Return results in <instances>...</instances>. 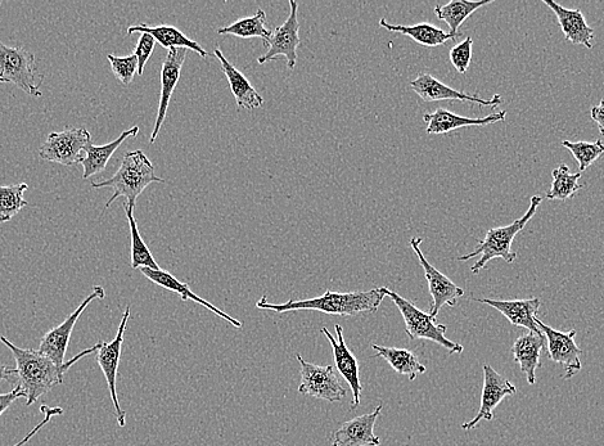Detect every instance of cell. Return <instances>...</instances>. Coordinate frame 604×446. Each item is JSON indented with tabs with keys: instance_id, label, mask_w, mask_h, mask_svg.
I'll return each mask as SVG.
<instances>
[{
	"instance_id": "44dd1931",
	"label": "cell",
	"mask_w": 604,
	"mask_h": 446,
	"mask_svg": "<svg viewBox=\"0 0 604 446\" xmlns=\"http://www.w3.org/2000/svg\"><path fill=\"white\" fill-rule=\"evenodd\" d=\"M543 3L551 8L554 15L557 16L558 24H560L567 42L584 45L588 49L593 48L594 30L588 25L581 9L565 8L561 4L548 2V0H543Z\"/></svg>"
},
{
	"instance_id": "9a60e30c",
	"label": "cell",
	"mask_w": 604,
	"mask_h": 446,
	"mask_svg": "<svg viewBox=\"0 0 604 446\" xmlns=\"http://www.w3.org/2000/svg\"><path fill=\"white\" fill-rule=\"evenodd\" d=\"M188 49L186 48H171L161 69V94L159 111H157L155 128L151 134L150 143H155L159 137L162 125L165 123L166 114H168L169 103L175 88L179 83L182 67L187 58Z\"/></svg>"
},
{
	"instance_id": "7a4b0ae2",
	"label": "cell",
	"mask_w": 604,
	"mask_h": 446,
	"mask_svg": "<svg viewBox=\"0 0 604 446\" xmlns=\"http://www.w3.org/2000/svg\"><path fill=\"white\" fill-rule=\"evenodd\" d=\"M385 296V287L372 288V290L364 292H332L328 290L323 296L308 300H290L286 304H269L267 296H263L256 304V308L273 310L277 313L317 310V312L340 315V317H359L363 314L377 313Z\"/></svg>"
},
{
	"instance_id": "2e32d148",
	"label": "cell",
	"mask_w": 604,
	"mask_h": 446,
	"mask_svg": "<svg viewBox=\"0 0 604 446\" xmlns=\"http://www.w3.org/2000/svg\"><path fill=\"white\" fill-rule=\"evenodd\" d=\"M337 339L327 330L323 328V335H326L329 344L332 346L333 358H335L336 369L340 372V375L345 378L347 384H349L351 391H353V402H351V409L355 411L362 402V391L363 385L360 382V367L358 359L354 357L351 350L347 348L344 333H342V327L340 324H336Z\"/></svg>"
},
{
	"instance_id": "e575fe53",
	"label": "cell",
	"mask_w": 604,
	"mask_h": 446,
	"mask_svg": "<svg viewBox=\"0 0 604 446\" xmlns=\"http://www.w3.org/2000/svg\"><path fill=\"white\" fill-rule=\"evenodd\" d=\"M108 62H110L112 72L120 83L129 85L134 79V75L138 74V60L133 53L128 57H117L114 54H108Z\"/></svg>"
},
{
	"instance_id": "60d3db41",
	"label": "cell",
	"mask_w": 604,
	"mask_h": 446,
	"mask_svg": "<svg viewBox=\"0 0 604 446\" xmlns=\"http://www.w3.org/2000/svg\"><path fill=\"white\" fill-rule=\"evenodd\" d=\"M17 378V369L0 364V382L15 380Z\"/></svg>"
},
{
	"instance_id": "4fadbf2b",
	"label": "cell",
	"mask_w": 604,
	"mask_h": 446,
	"mask_svg": "<svg viewBox=\"0 0 604 446\" xmlns=\"http://www.w3.org/2000/svg\"><path fill=\"white\" fill-rule=\"evenodd\" d=\"M290 16H288L285 24L278 26L273 31L272 38L269 40L268 51L258 58L260 65L276 60L277 57L283 56L287 58V67L294 70L297 62V47L301 43L299 31L300 22L297 18L299 12V3L295 0H290Z\"/></svg>"
},
{
	"instance_id": "83f0119b",
	"label": "cell",
	"mask_w": 604,
	"mask_h": 446,
	"mask_svg": "<svg viewBox=\"0 0 604 446\" xmlns=\"http://www.w3.org/2000/svg\"><path fill=\"white\" fill-rule=\"evenodd\" d=\"M380 26L391 33H399L409 36L414 42L425 45V47H439L444 45L449 40H455L454 35L446 33V31L439 29L431 24H418L413 26L404 25H390L386 18H381Z\"/></svg>"
},
{
	"instance_id": "603a6c76",
	"label": "cell",
	"mask_w": 604,
	"mask_h": 446,
	"mask_svg": "<svg viewBox=\"0 0 604 446\" xmlns=\"http://www.w3.org/2000/svg\"><path fill=\"white\" fill-rule=\"evenodd\" d=\"M139 270H141L144 277L150 279V281L155 283V285L165 288V290L175 292V294H178L180 297H182L183 301H195V303L205 306V308L209 309L210 312L219 315V317L224 319V321L231 323L233 327H243L242 322L237 321V319H234L231 317V315L222 312V310L216 308L215 305L210 304L209 301L197 296L195 292H192L187 283L180 282L178 278H175L173 274L166 272V270H153L150 268H141Z\"/></svg>"
},
{
	"instance_id": "4316f807",
	"label": "cell",
	"mask_w": 604,
	"mask_h": 446,
	"mask_svg": "<svg viewBox=\"0 0 604 446\" xmlns=\"http://www.w3.org/2000/svg\"><path fill=\"white\" fill-rule=\"evenodd\" d=\"M376 358H383L399 375L407 376L409 381H416L419 375H425L427 368L423 366L416 354L408 349L386 348L372 345Z\"/></svg>"
},
{
	"instance_id": "30bf717a",
	"label": "cell",
	"mask_w": 604,
	"mask_h": 446,
	"mask_svg": "<svg viewBox=\"0 0 604 446\" xmlns=\"http://www.w3.org/2000/svg\"><path fill=\"white\" fill-rule=\"evenodd\" d=\"M422 241V238L413 237L412 240H410V247L416 252L419 263H421V267L425 270L428 290H430L432 297L430 315L432 318L436 319L444 306L454 308L458 303V299H461V297L464 296V291L463 288L455 285L452 279L446 277L445 274L441 273L440 270H437L434 265L428 263V260L421 251V247H419L421 246Z\"/></svg>"
},
{
	"instance_id": "7402d4cb",
	"label": "cell",
	"mask_w": 604,
	"mask_h": 446,
	"mask_svg": "<svg viewBox=\"0 0 604 446\" xmlns=\"http://www.w3.org/2000/svg\"><path fill=\"white\" fill-rule=\"evenodd\" d=\"M544 345L543 333L527 332L518 337L512 346L513 358L525 373L530 385H535L536 371L542 367Z\"/></svg>"
},
{
	"instance_id": "ab89813d",
	"label": "cell",
	"mask_w": 604,
	"mask_h": 446,
	"mask_svg": "<svg viewBox=\"0 0 604 446\" xmlns=\"http://www.w3.org/2000/svg\"><path fill=\"white\" fill-rule=\"evenodd\" d=\"M590 116L596 121L599 133L604 137V99H602L598 106L592 108V114H590Z\"/></svg>"
},
{
	"instance_id": "d590c367",
	"label": "cell",
	"mask_w": 604,
	"mask_h": 446,
	"mask_svg": "<svg viewBox=\"0 0 604 446\" xmlns=\"http://www.w3.org/2000/svg\"><path fill=\"white\" fill-rule=\"evenodd\" d=\"M472 47L473 39L471 36H467L463 42L454 45V47L450 49V62H452L454 69L457 70L459 74H466L468 67L471 65Z\"/></svg>"
},
{
	"instance_id": "ffe728a7",
	"label": "cell",
	"mask_w": 604,
	"mask_h": 446,
	"mask_svg": "<svg viewBox=\"0 0 604 446\" xmlns=\"http://www.w3.org/2000/svg\"><path fill=\"white\" fill-rule=\"evenodd\" d=\"M506 117L507 111L476 119V117L459 116L454 112L445 110V108H437L436 111L423 115V121L427 125V134H448L457 129L467 128V126L497 124L500 121H506Z\"/></svg>"
},
{
	"instance_id": "1f68e13d",
	"label": "cell",
	"mask_w": 604,
	"mask_h": 446,
	"mask_svg": "<svg viewBox=\"0 0 604 446\" xmlns=\"http://www.w3.org/2000/svg\"><path fill=\"white\" fill-rule=\"evenodd\" d=\"M552 187L545 195L549 201H566L574 198L583 186H580L581 173L572 174L569 166L560 165L552 173Z\"/></svg>"
},
{
	"instance_id": "9c48e42d",
	"label": "cell",
	"mask_w": 604,
	"mask_h": 446,
	"mask_svg": "<svg viewBox=\"0 0 604 446\" xmlns=\"http://www.w3.org/2000/svg\"><path fill=\"white\" fill-rule=\"evenodd\" d=\"M105 296L106 292L103 290V287H94L92 294L85 297L83 303L78 306V309L74 313H71L60 326L54 327L45 333L42 341H40V353L58 364V366H63L66 363L65 358L67 349H69L72 331H74L75 324L79 321L80 315L85 312V309L88 308V305L93 300H102L105 299Z\"/></svg>"
},
{
	"instance_id": "836d02e7",
	"label": "cell",
	"mask_w": 604,
	"mask_h": 446,
	"mask_svg": "<svg viewBox=\"0 0 604 446\" xmlns=\"http://www.w3.org/2000/svg\"><path fill=\"white\" fill-rule=\"evenodd\" d=\"M562 146L567 148L575 157V160L579 162L580 173H584L589 166H592L604 155V144L601 139L594 143L563 141Z\"/></svg>"
},
{
	"instance_id": "cb8c5ba5",
	"label": "cell",
	"mask_w": 604,
	"mask_h": 446,
	"mask_svg": "<svg viewBox=\"0 0 604 446\" xmlns=\"http://www.w3.org/2000/svg\"><path fill=\"white\" fill-rule=\"evenodd\" d=\"M214 54L218 58L225 76H227L237 106L245 108V110H255V108L263 106L264 98L260 96L258 90L252 87L246 76L224 57L219 48L214 49Z\"/></svg>"
},
{
	"instance_id": "7c38bea8",
	"label": "cell",
	"mask_w": 604,
	"mask_h": 446,
	"mask_svg": "<svg viewBox=\"0 0 604 446\" xmlns=\"http://www.w3.org/2000/svg\"><path fill=\"white\" fill-rule=\"evenodd\" d=\"M539 330L543 332L545 339L548 341V358L552 362L560 364L565 368V376L563 380H571L572 377L578 375L583 368L581 364V350L575 342L576 331L561 332L547 326V324L536 319Z\"/></svg>"
},
{
	"instance_id": "d6986e66",
	"label": "cell",
	"mask_w": 604,
	"mask_h": 446,
	"mask_svg": "<svg viewBox=\"0 0 604 446\" xmlns=\"http://www.w3.org/2000/svg\"><path fill=\"white\" fill-rule=\"evenodd\" d=\"M481 304L491 306L497 309L500 314L508 319L516 327H524L529 332L543 333L539 330L538 314L542 301L539 297L526 300H493V299H475Z\"/></svg>"
},
{
	"instance_id": "6da1fadb",
	"label": "cell",
	"mask_w": 604,
	"mask_h": 446,
	"mask_svg": "<svg viewBox=\"0 0 604 446\" xmlns=\"http://www.w3.org/2000/svg\"><path fill=\"white\" fill-rule=\"evenodd\" d=\"M0 342L11 350L13 358L16 360L17 386L24 394L27 407L38 402V399L49 393L53 387L63 384L66 372L70 371V368L81 358L88 357L101 348V341H99L93 348L81 351L74 359L69 360L63 366H58L39 350L18 348L4 336H0Z\"/></svg>"
},
{
	"instance_id": "3957f363",
	"label": "cell",
	"mask_w": 604,
	"mask_h": 446,
	"mask_svg": "<svg viewBox=\"0 0 604 446\" xmlns=\"http://www.w3.org/2000/svg\"><path fill=\"white\" fill-rule=\"evenodd\" d=\"M164 182V179L156 177L155 166L150 159L144 155L143 151L137 150L125 153L120 169L116 171L114 177L102 180V182H94L92 187L94 189H114V195L108 200L106 209L119 197L126 198V204L134 209L138 197L142 195L144 189L152 183Z\"/></svg>"
},
{
	"instance_id": "5b68a950",
	"label": "cell",
	"mask_w": 604,
	"mask_h": 446,
	"mask_svg": "<svg viewBox=\"0 0 604 446\" xmlns=\"http://www.w3.org/2000/svg\"><path fill=\"white\" fill-rule=\"evenodd\" d=\"M385 295L391 299L392 303L398 306L399 312L403 315L405 322V332H407L410 340L435 342V344L443 346L445 350H448L450 355L463 353L464 349L462 345L446 337L448 327L444 326V324L437 323L436 319L432 318L430 314L422 312L416 305L404 299L403 296L396 294V292L390 291L387 287H385Z\"/></svg>"
},
{
	"instance_id": "277c9868",
	"label": "cell",
	"mask_w": 604,
	"mask_h": 446,
	"mask_svg": "<svg viewBox=\"0 0 604 446\" xmlns=\"http://www.w3.org/2000/svg\"><path fill=\"white\" fill-rule=\"evenodd\" d=\"M542 202V197L533 196L529 209H527L524 216L507 225V227L489 229L484 240L477 245L476 250L470 252V254L459 256L458 260L467 261L472 258H479L471 268L473 274L480 273V270L485 269L489 261L494 259H503L508 264L515 263L517 254L512 251L513 241H515L518 233L524 231L526 224L534 218Z\"/></svg>"
},
{
	"instance_id": "d4e9b609",
	"label": "cell",
	"mask_w": 604,
	"mask_h": 446,
	"mask_svg": "<svg viewBox=\"0 0 604 446\" xmlns=\"http://www.w3.org/2000/svg\"><path fill=\"white\" fill-rule=\"evenodd\" d=\"M139 133V126L125 130L124 133L120 134V137L115 139L114 142L105 144V146H96L93 142H90L85 146V156L81 160L80 165H83L84 175L83 179H89L94 177L107 168L108 161H110L112 155L117 151V148L123 144L129 137H137Z\"/></svg>"
},
{
	"instance_id": "d6a6232c",
	"label": "cell",
	"mask_w": 604,
	"mask_h": 446,
	"mask_svg": "<svg viewBox=\"0 0 604 446\" xmlns=\"http://www.w3.org/2000/svg\"><path fill=\"white\" fill-rule=\"evenodd\" d=\"M29 189L26 183L0 186V224L11 222L27 206L24 193Z\"/></svg>"
},
{
	"instance_id": "4dcf8cb0",
	"label": "cell",
	"mask_w": 604,
	"mask_h": 446,
	"mask_svg": "<svg viewBox=\"0 0 604 446\" xmlns=\"http://www.w3.org/2000/svg\"><path fill=\"white\" fill-rule=\"evenodd\" d=\"M126 216H128L130 225V240H132V247H130V265L133 269L150 268L153 270H160V265L156 263L153 258L152 252L148 249L146 242L143 241L141 233H139L137 220L134 218V209L132 206L125 204L124 206Z\"/></svg>"
},
{
	"instance_id": "ac0fdd59",
	"label": "cell",
	"mask_w": 604,
	"mask_h": 446,
	"mask_svg": "<svg viewBox=\"0 0 604 446\" xmlns=\"http://www.w3.org/2000/svg\"><path fill=\"white\" fill-rule=\"evenodd\" d=\"M382 405L373 412L344 423L332 436L331 446H380L381 440L374 435V426L381 416Z\"/></svg>"
},
{
	"instance_id": "8d00e7d4",
	"label": "cell",
	"mask_w": 604,
	"mask_h": 446,
	"mask_svg": "<svg viewBox=\"0 0 604 446\" xmlns=\"http://www.w3.org/2000/svg\"><path fill=\"white\" fill-rule=\"evenodd\" d=\"M156 40L152 35L143 33L141 38L138 40L137 48H135L134 54L138 60V75L144 74V69L150 57L152 56L153 49H155Z\"/></svg>"
},
{
	"instance_id": "f35d334b",
	"label": "cell",
	"mask_w": 604,
	"mask_h": 446,
	"mask_svg": "<svg viewBox=\"0 0 604 446\" xmlns=\"http://www.w3.org/2000/svg\"><path fill=\"white\" fill-rule=\"evenodd\" d=\"M20 398H24V394L18 386L7 394H0V416Z\"/></svg>"
},
{
	"instance_id": "8992f818",
	"label": "cell",
	"mask_w": 604,
	"mask_h": 446,
	"mask_svg": "<svg viewBox=\"0 0 604 446\" xmlns=\"http://www.w3.org/2000/svg\"><path fill=\"white\" fill-rule=\"evenodd\" d=\"M44 76L39 74L33 52L22 47H7L0 43V83H11L31 97H42L40 85Z\"/></svg>"
},
{
	"instance_id": "f1b7e54d",
	"label": "cell",
	"mask_w": 604,
	"mask_h": 446,
	"mask_svg": "<svg viewBox=\"0 0 604 446\" xmlns=\"http://www.w3.org/2000/svg\"><path fill=\"white\" fill-rule=\"evenodd\" d=\"M493 3V0H480V2H467V0H453L444 6L435 7V15L439 20L444 21L449 26V33L454 35L455 38L461 36L459 33V27L463 25V22L468 17L473 15L477 11L489 4Z\"/></svg>"
},
{
	"instance_id": "8fae6325",
	"label": "cell",
	"mask_w": 604,
	"mask_h": 446,
	"mask_svg": "<svg viewBox=\"0 0 604 446\" xmlns=\"http://www.w3.org/2000/svg\"><path fill=\"white\" fill-rule=\"evenodd\" d=\"M129 318L130 306L126 308L123 319H121L115 340L111 342L101 341V348L97 351V362L102 369L103 375L106 377L108 390H110L112 403H114L115 407L116 420L120 427H125L126 425V413L123 411V408H121L119 396H117L116 382L121 353H123L124 333Z\"/></svg>"
},
{
	"instance_id": "ba28073f",
	"label": "cell",
	"mask_w": 604,
	"mask_h": 446,
	"mask_svg": "<svg viewBox=\"0 0 604 446\" xmlns=\"http://www.w3.org/2000/svg\"><path fill=\"white\" fill-rule=\"evenodd\" d=\"M90 142H92V135L84 128L51 133L40 147L39 156L44 161L63 166L80 164L84 157L81 152Z\"/></svg>"
},
{
	"instance_id": "5bb4252c",
	"label": "cell",
	"mask_w": 604,
	"mask_h": 446,
	"mask_svg": "<svg viewBox=\"0 0 604 446\" xmlns=\"http://www.w3.org/2000/svg\"><path fill=\"white\" fill-rule=\"evenodd\" d=\"M517 393L516 386L511 384L506 377L499 375L489 364L484 366V387H482L481 405L479 413L472 421L463 423L462 429L470 431L475 429L482 420L493 421L494 409L498 407L506 396Z\"/></svg>"
},
{
	"instance_id": "52a82bcc",
	"label": "cell",
	"mask_w": 604,
	"mask_h": 446,
	"mask_svg": "<svg viewBox=\"0 0 604 446\" xmlns=\"http://www.w3.org/2000/svg\"><path fill=\"white\" fill-rule=\"evenodd\" d=\"M296 358L301 366L300 394L331 403H338L346 398V387L341 384L335 368L306 362L300 354Z\"/></svg>"
},
{
	"instance_id": "f546056e",
	"label": "cell",
	"mask_w": 604,
	"mask_h": 446,
	"mask_svg": "<svg viewBox=\"0 0 604 446\" xmlns=\"http://www.w3.org/2000/svg\"><path fill=\"white\" fill-rule=\"evenodd\" d=\"M265 22H267V15L263 9H258L254 16L240 18L234 24L219 29L218 34L234 35L242 39L261 38L264 40L265 47H268L273 33L265 27Z\"/></svg>"
},
{
	"instance_id": "e0dca14e",
	"label": "cell",
	"mask_w": 604,
	"mask_h": 446,
	"mask_svg": "<svg viewBox=\"0 0 604 446\" xmlns=\"http://www.w3.org/2000/svg\"><path fill=\"white\" fill-rule=\"evenodd\" d=\"M410 88L425 102L462 101L473 102L486 107H497L502 102V97L499 94H495L491 99L470 96L466 92L448 87V85L441 83L440 80H437L430 74L419 75L416 80L410 83Z\"/></svg>"
},
{
	"instance_id": "74e56055",
	"label": "cell",
	"mask_w": 604,
	"mask_h": 446,
	"mask_svg": "<svg viewBox=\"0 0 604 446\" xmlns=\"http://www.w3.org/2000/svg\"><path fill=\"white\" fill-rule=\"evenodd\" d=\"M40 412L44 414V420L40 422L39 425H36L35 429L31 430V432L25 436V439H22L20 443H17L15 446H24L26 443H29V440L33 439L53 417L62 416L63 409L60 407L51 408L48 407V405H42V407H40Z\"/></svg>"
},
{
	"instance_id": "484cf974",
	"label": "cell",
	"mask_w": 604,
	"mask_h": 446,
	"mask_svg": "<svg viewBox=\"0 0 604 446\" xmlns=\"http://www.w3.org/2000/svg\"><path fill=\"white\" fill-rule=\"evenodd\" d=\"M137 33L150 34L155 38L157 43L161 44V47L166 49L171 48H186L188 51L196 52L200 54L202 58L207 57V53L196 40L189 39L188 36L184 35L182 31L177 27L169 25L160 26H148V25H135L130 26L126 35H132Z\"/></svg>"
}]
</instances>
